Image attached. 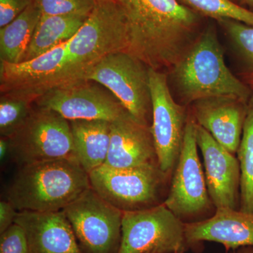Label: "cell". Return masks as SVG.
Wrapping results in <instances>:
<instances>
[{
	"label": "cell",
	"mask_w": 253,
	"mask_h": 253,
	"mask_svg": "<svg viewBox=\"0 0 253 253\" xmlns=\"http://www.w3.org/2000/svg\"><path fill=\"white\" fill-rule=\"evenodd\" d=\"M129 36L127 52L149 68L168 73L205 28L207 18L179 0H115Z\"/></svg>",
	"instance_id": "obj_1"
},
{
	"label": "cell",
	"mask_w": 253,
	"mask_h": 253,
	"mask_svg": "<svg viewBox=\"0 0 253 253\" xmlns=\"http://www.w3.org/2000/svg\"><path fill=\"white\" fill-rule=\"evenodd\" d=\"M166 73L179 104L185 106L218 96H232L248 103L253 94L250 86L226 66L212 25L205 28L180 61Z\"/></svg>",
	"instance_id": "obj_2"
},
{
	"label": "cell",
	"mask_w": 253,
	"mask_h": 253,
	"mask_svg": "<svg viewBox=\"0 0 253 253\" xmlns=\"http://www.w3.org/2000/svg\"><path fill=\"white\" fill-rule=\"evenodd\" d=\"M89 188V174L77 159L42 161L20 166L6 200L18 212H57Z\"/></svg>",
	"instance_id": "obj_3"
},
{
	"label": "cell",
	"mask_w": 253,
	"mask_h": 253,
	"mask_svg": "<svg viewBox=\"0 0 253 253\" xmlns=\"http://www.w3.org/2000/svg\"><path fill=\"white\" fill-rule=\"evenodd\" d=\"M128 49L126 18L119 5L115 0L96 1L85 22L67 42L65 71L68 82L83 81L86 70L100 59Z\"/></svg>",
	"instance_id": "obj_4"
},
{
	"label": "cell",
	"mask_w": 253,
	"mask_h": 253,
	"mask_svg": "<svg viewBox=\"0 0 253 253\" xmlns=\"http://www.w3.org/2000/svg\"><path fill=\"white\" fill-rule=\"evenodd\" d=\"M149 67L127 51L107 55L88 68L83 80L104 86L136 121L151 126L152 99Z\"/></svg>",
	"instance_id": "obj_5"
},
{
	"label": "cell",
	"mask_w": 253,
	"mask_h": 253,
	"mask_svg": "<svg viewBox=\"0 0 253 253\" xmlns=\"http://www.w3.org/2000/svg\"><path fill=\"white\" fill-rule=\"evenodd\" d=\"M91 189L123 212L141 211L163 204L170 175L159 165L126 169L102 166L89 174Z\"/></svg>",
	"instance_id": "obj_6"
},
{
	"label": "cell",
	"mask_w": 253,
	"mask_h": 253,
	"mask_svg": "<svg viewBox=\"0 0 253 253\" xmlns=\"http://www.w3.org/2000/svg\"><path fill=\"white\" fill-rule=\"evenodd\" d=\"M8 139L11 158L20 166L53 160L77 159L69 121L56 111L36 105L22 126Z\"/></svg>",
	"instance_id": "obj_7"
},
{
	"label": "cell",
	"mask_w": 253,
	"mask_h": 253,
	"mask_svg": "<svg viewBox=\"0 0 253 253\" xmlns=\"http://www.w3.org/2000/svg\"><path fill=\"white\" fill-rule=\"evenodd\" d=\"M186 245L185 223L164 204L123 212L117 253H182Z\"/></svg>",
	"instance_id": "obj_8"
},
{
	"label": "cell",
	"mask_w": 253,
	"mask_h": 253,
	"mask_svg": "<svg viewBox=\"0 0 253 253\" xmlns=\"http://www.w3.org/2000/svg\"><path fill=\"white\" fill-rule=\"evenodd\" d=\"M198 148L195 121L190 113L182 149L163 203L183 221H199V218L205 217L214 208L208 193Z\"/></svg>",
	"instance_id": "obj_9"
},
{
	"label": "cell",
	"mask_w": 253,
	"mask_h": 253,
	"mask_svg": "<svg viewBox=\"0 0 253 253\" xmlns=\"http://www.w3.org/2000/svg\"><path fill=\"white\" fill-rule=\"evenodd\" d=\"M62 211L84 253H118L123 212L91 187Z\"/></svg>",
	"instance_id": "obj_10"
},
{
	"label": "cell",
	"mask_w": 253,
	"mask_h": 253,
	"mask_svg": "<svg viewBox=\"0 0 253 253\" xmlns=\"http://www.w3.org/2000/svg\"><path fill=\"white\" fill-rule=\"evenodd\" d=\"M149 83L152 99L151 130L158 165L171 176L182 149L190 113L186 106L173 96L167 73L150 68Z\"/></svg>",
	"instance_id": "obj_11"
},
{
	"label": "cell",
	"mask_w": 253,
	"mask_h": 253,
	"mask_svg": "<svg viewBox=\"0 0 253 253\" xmlns=\"http://www.w3.org/2000/svg\"><path fill=\"white\" fill-rule=\"evenodd\" d=\"M35 105L56 111L68 121L112 123L128 113L109 89L86 80L56 86L37 100Z\"/></svg>",
	"instance_id": "obj_12"
},
{
	"label": "cell",
	"mask_w": 253,
	"mask_h": 253,
	"mask_svg": "<svg viewBox=\"0 0 253 253\" xmlns=\"http://www.w3.org/2000/svg\"><path fill=\"white\" fill-rule=\"evenodd\" d=\"M67 42L29 61L16 63L1 61V94L22 96L36 103L51 89L68 84L65 71Z\"/></svg>",
	"instance_id": "obj_13"
},
{
	"label": "cell",
	"mask_w": 253,
	"mask_h": 253,
	"mask_svg": "<svg viewBox=\"0 0 253 253\" xmlns=\"http://www.w3.org/2000/svg\"><path fill=\"white\" fill-rule=\"evenodd\" d=\"M195 134L204 158L208 193L214 208L239 210L241 169L239 160L196 122Z\"/></svg>",
	"instance_id": "obj_14"
},
{
	"label": "cell",
	"mask_w": 253,
	"mask_h": 253,
	"mask_svg": "<svg viewBox=\"0 0 253 253\" xmlns=\"http://www.w3.org/2000/svg\"><path fill=\"white\" fill-rule=\"evenodd\" d=\"M248 103L232 96L208 98L193 103L190 113L195 122L235 154L242 136Z\"/></svg>",
	"instance_id": "obj_15"
},
{
	"label": "cell",
	"mask_w": 253,
	"mask_h": 253,
	"mask_svg": "<svg viewBox=\"0 0 253 253\" xmlns=\"http://www.w3.org/2000/svg\"><path fill=\"white\" fill-rule=\"evenodd\" d=\"M158 165L151 126L129 113L111 123L109 154L104 166L118 169Z\"/></svg>",
	"instance_id": "obj_16"
},
{
	"label": "cell",
	"mask_w": 253,
	"mask_h": 253,
	"mask_svg": "<svg viewBox=\"0 0 253 253\" xmlns=\"http://www.w3.org/2000/svg\"><path fill=\"white\" fill-rule=\"evenodd\" d=\"M14 223L24 231L30 253H83L63 211H20Z\"/></svg>",
	"instance_id": "obj_17"
},
{
	"label": "cell",
	"mask_w": 253,
	"mask_h": 253,
	"mask_svg": "<svg viewBox=\"0 0 253 253\" xmlns=\"http://www.w3.org/2000/svg\"><path fill=\"white\" fill-rule=\"evenodd\" d=\"M187 245L211 241L223 245L226 251L253 247V213L217 208L211 217L185 223Z\"/></svg>",
	"instance_id": "obj_18"
},
{
	"label": "cell",
	"mask_w": 253,
	"mask_h": 253,
	"mask_svg": "<svg viewBox=\"0 0 253 253\" xmlns=\"http://www.w3.org/2000/svg\"><path fill=\"white\" fill-rule=\"evenodd\" d=\"M75 153L88 174L104 166L109 154L111 123L106 121H69Z\"/></svg>",
	"instance_id": "obj_19"
},
{
	"label": "cell",
	"mask_w": 253,
	"mask_h": 253,
	"mask_svg": "<svg viewBox=\"0 0 253 253\" xmlns=\"http://www.w3.org/2000/svg\"><path fill=\"white\" fill-rule=\"evenodd\" d=\"M88 16H41L22 61H29L71 41Z\"/></svg>",
	"instance_id": "obj_20"
},
{
	"label": "cell",
	"mask_w": 253,
	"mask_h": 253,
	"mask_svg": "<svg viewBox=\"0 0 253 253\" xmlns=\"http://www.w3.org/2000/svg\"><path fill=\"white\" fill-rule=\"evenodd\" d=\"M41 16L33 0L19 16L0 28V61L11 63L22 61Z\"/></svg>",
	"instance_id": "obj_21"
},
{
	"label": "cell",
	"mask_w": 253,
	"mask_h": 253,
	"mask_svg": "<svg viewBox=\"0 0 253 253\" xmlns=\"http://www.w3.org/2000/svg\"><path fill=\"white\" fill-rule=\"evenodd\" d=\"M236 154L241 169L239 211L253 213V93Z\"/></svg>",
	"instance_id": "obj_22"
},
{
	"label": "cell",
	"mask_w": 253,
	"mask_h": 253,
	"mask_svg": "<svg viewBox=\"0 0 253 253\" xmlns=\"http://www.w3.org/2000/svg\"><path fill=\"white\" fill-rule=\"evenodd\" d=\"M206 18L230 19L253 26V11L233 0H179Z\"/></svg>",
	"instance_id": "obj_23"
},
{
	"label": "cell",
	"mask_w": 253,
	"mask_h": 253,
	"mask_svg": "<svg viewBox=\"0 0 253 253\" xmlns=\"http://www.w3.org/2000/svg\"><path fill=\"white\" fill-rule=\"evenodd\" d=\"M35 101L28 98L1 94L0 134L11 138L22 126L34 109Z\"/></svg>",
	"instance_id": "obj_24"
},
{
	"label": "cell",
	"mask_w": 253,
	"mask_h": 253,
	"mask_svg": "<svg viewBox=\"0 0 253 253\" xmlns=\"http://www.w3.org/2000/svg\"><path fill=\"white\" fill-rule=\"evenodd\" d=\"M253 74V26L230 19L217 21Z\"/></svg>",
	"instance_id": "obj_25"
},
{
	"label": "cell",
	"mask_w": 253,
	"mask_h": 253,
	"mask_svg": "<svg viewBox=\"0 0 253 253\" xmlns=\"http://www.w3.org/2000/svg\"><path fill=\"white\" fill-rule=\"evenodd\" d=\"M42 16H89L96 0H34Z\"/></svg>",
	"instance_id": "obj_26"
},
{
	"label": "cell",
	"mask_w": 253,
	"mask_h": 253,
	"mask_svg": "<svg viewBox=\"0 0 253 253\" xmlns=\"http://www.w3.org/2000/svg\"><path fill=\"white\" fill-rule=\"evenodd\" d=\"M0 253H30L24 231L16 223L1 234Z\"/></svg>",
	"instance_id": "obj_27"
},
{
	"label": "cell",
	"mask_w": 253,
	"mask_h": 253,
	"mask_svg": "<svg viewBox=\"0 0 253 253\" xmlns=\"http://www.w3.org/2000/svg\"><path fill=\"white\" fill-rule=\"evenodd\" d=\"M33 0H0V28H3L27 9Z\"/></svg>",
	"instance_id": "obj_28"
},
{
	"label": "cell",
	"mask_w": 253,
	"mask_h": 253,
	"mask_svg": "<svg viewBox=\"0 0 253 253\" xmlns=\"http://www.w3.org/2000/svg\"><path fill=\"white\" fill-rule=\"evenodd\" d=\"M18 211L9 201L0 202V233L3 234L14 224Z\"/></svg>",
	"instance_id": "obj_29"
},
{
	"label": "cell",
	"mask_w": 253,
	"mask_h": 253,
	"mask_svg": "<svg viewBox=\"0 0 253 253\" xmlns=\"http://www.w3.org/2000/svg\"><path fill=\"white\" fill-rule=\"evenodd\" d=\"M11 158V144L8 138L1 137L0 140V160L1 163L4 162L8 158Z\"/></svg>",
	"instance_id": "obj_30"
},
{
	"label": "cell",
	"mask_w": 253,
	"mask_h": 253,
	"mask_svg": "<svg viewBox=\"0 0 253 253\" xmlns=\"http://www.w3.org/2000/svg\"><path fill=\"white\" fill-rule=\"evenodd\" d=\"M244 83H246L253 91V73H244Z\"/></svg>",
	"instance_id": "obj_31"
},
{
	"label": "cell",
	"mask_w": 253,
	"mask_h": 253,
	"mask_svg": "<svg viewBox=\"0 0 253 253\" xmlns=\"http://www.w3.org/2000/svg\"><path fill=\"white\" fill-rule=\"evenodd\" d=\"M232 253H253V246H246L241 247L233 251Z\"/></svg>",
	"instance_id": "obj_32"
},
{
	"label": "cell",
	"mask_w": 253,
	"mask_h": 253,
	"mask_svg": "<svg viewBox=\"0 0 253 253\" xmlns=\"http://www.w3.org/2000/svg\"><path fill=\"white\" fill-rule=\"evenodd\" d=\"M243 4L247 5L250 8L253 9V0H242L241 5Z\"/></svg>",
	"instance_id": "obj_33"
},
{
	"label": "cell",
	"mask_w": 253,
	"mask_h": 253,
	"mask_svg": "<svg viewBox=\"0 0 253 253\" xmlns=\"http://www.w3.org/2000/svg\"><path fill=\"white\" fill-rule=\"evenodd\" d=\"M233 1H235V2L238 3V4H241L242 3V0H233Z\"/></svg>",
	"instance_id": "obj_34"
},
{
	"label": "cell",
	"mask_w": 253,
	"mask_h": 253,
	"mask_svg": "<svg viewBox=\"0 0 253 253\" xmlns=\"http://www.w3.org/2000/svg\"><path fill=\"white\" fill-rule=\"evenodd\" d=\"M96 1H104V0H96Z\"/></svg>",
	"instance_id": "obj_35"
}]
</instances>
